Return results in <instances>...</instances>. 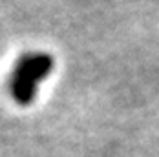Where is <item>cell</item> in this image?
<instances>
[{"label": "cell", "instance_id": "cell-1", "mask_svg": "<svg viewBox=\"0 0 159 157\" xmlns=\"http://www.w3.org/2000/svg\"><path fill=\"white\" fill-rule=\"evenodd\" d=\"M53 70V57L44 51L24 53L13 68L11 95L18 104H30L37 97L39 84Z\"/></svg>", "mask_w": 159, "mask_h": 157}]
</instances>
